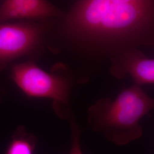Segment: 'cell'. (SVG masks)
I'll list each match as a JSON object with an SVG mask.
<instances>
[{"label":"cell","mask_w":154,"mask_h":154,"mask_svg":"<svg viewBox=\"0 0 154 154\" xmlns=\"http://www.w3.org/2000/svg\"><path fill=\"white\" fill-rule=\"evenodd\" d=\"M62 18L64 32L91 57L110 62L154 46V0H81Z\"/></svg>","instance_id":"cell-1"},{"label":"cell","mask_w":154,"mask_h":154,"mask_svg":"<svg viewBox=\"0 0 154 154\" xmlns=\"http://www.w3.org/2000/svg\"><path fill=\"white\" fill-rule=\"evenodd\" d=\"M154 109V98L134 83L116 99H98L88 108V120L94 131L116 145H126L142 137L140 120Z\"/></svg>","instance_id":"cell-2"},{"label":"cell","mask_w":154,"mask_h":154,"mask_svg":"<svg viewBox=\"0 0 154 154\" xmlns=\"http://www.w3.org/2000/svg\"><path fill=\"white\" fill-rule=\"evenodd\" d=\"M11 78L28 97L51 99L56 115L67 120L74 115L69 105L72 88L77 83L86 82L63 63H55L47 72L31 61L13 66Z\"/></svg>","instance_id":"cell-3"},{"label":"cell","mask_w":154,"mask_h":154,"mask_svg":"<svg viewBox=\"0 0 154 154\" xmlns=\"http://www.w3.org/2000/svg\"><path fill=\"white\" fill-rule=\"evenodd\" d=\"M45 30L44 25L34 22L0 24V72L12 61L29 55L38 48Z\"/></svg>","instance_id":"cell-4"},{"label":"cell","mask_w":154,"mask_h":154,"mask_svg":"<svg viewBox=\"0 0 154 154\" xmlns=\"http://www.w3.org/2000/svg\"><path fill=\"white\" fill-rule=\"evenodd\" d=\"M109 70L118 79L130 75L139 86L154 83V59L139 49L130 50L111 60Z\"/></svg>","instance_id":"cell-5"},{"label":"cell","mask_w":154,"mask_h":154,"mask_svg":"<svg viewBox=\"0 0 154 154\" xmlns=\"http://www.w3.org/2000/svg\"><path fill=\"white\" fill-rule=\"evenodd\" d=\"M65 13L43 0H6L0 6V24L13 20L63 18Z\"/></svg>","instance_id":"cell-6"},{"label":"cell","mask_w":154,"mask_h":154,"mask_svg":"<svg viewBox=\"0 0 154 154\" xmlns=\"http://www.w3.org/2000/svg\"><path fill=\"white\" fill-rule=\"evenodd\" d=\"M38 139L23 126H19L13 132L5 154H34Z\"/></svg>","instance_id":"cell-7"},{"label":"cell","mask_w":154,"mask_h":154,"mask_svg":"<svg viewBox=\"0 0 154 154\" xmlns=\"http://www.w3.org/2000/svg\"><path fill=\"white\" fill-rule=\"evenodd\" d=\"M69 121L70 123L72 132V146L70 154H83L80 143V127L77 124L74 115L72 116Z\"/></svg>","instance_id":"cell-8"},{"label":"cell","mask_w":154,"mask_h":154,"mask_svg":"<svg viewBox=\"0 0 154 154\" xmlns=\"http://www.w3.org/2000/svg\"><path fill=\"white\" fill-rule=\"evenodd\" d=\"M2 95H3L2 91L0 89V102L1 101V99L2 98Z\"/></svg>","instance_id":"cell-9"},{"label":"cell","mask_w":154,"mask_h":154,"mask_svg":"<svg viewBox=\"0 0 154 154\" xmlns=\"http://www.w3.org/2000/svg\"></svg>","instance_id":"cell-10"}]
</instances>
